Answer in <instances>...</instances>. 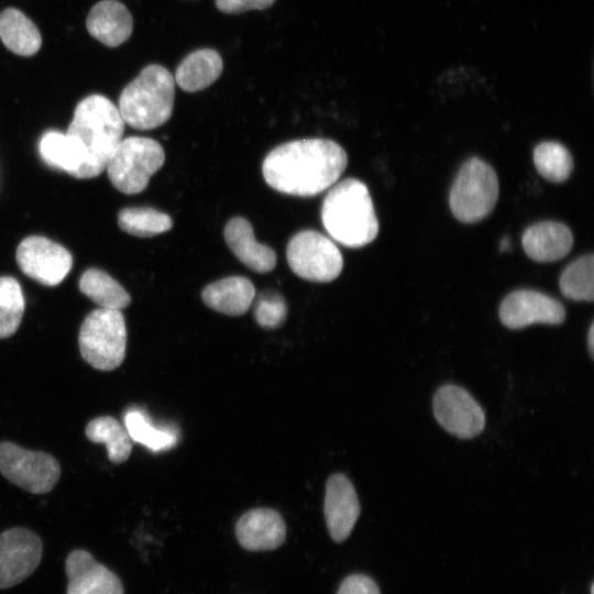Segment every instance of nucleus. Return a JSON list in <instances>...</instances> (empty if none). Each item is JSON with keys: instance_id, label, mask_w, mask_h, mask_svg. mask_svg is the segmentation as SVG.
I'll use <instances>...</instances> for the list:
<instances>
[{"instance_id": "obj_28", "label": "nucleus", "mask_w": 594, "mask_h": 594, "mask_svg": "<svg viewBox=\"0 0 594 594\" xmlns=\"http://www.w3.org/2000/svg\"><path fill=\"white\" fill-rule=\"evenodd\" d=\"M534 163L538 173L552 183L566 180L573 169L571 153L558 142H542L537 145Z\"/></svg>"}, {"instance_id": "obj_16", "label": "nucleus", "mask_w": 594, "mask_h": 594, "mask_svg": "<svg viewBox=\"0 0 594 594\" xmlns=\"http://www.w3.org/2000/svg\"><path fill=\"white\" fill-rule=\"evenodd\" d=\"M235 536L240 546L249 551L274 550L285 541L286 525L278 512L254 508L238 519Z\"/></svg>"}, {"instance_id": "obj_26", "label": "nucleus", "mask_w": 594, "mask_h": 594, "mask_svg": "<svg viewBox=\"0 0 594 594\" xmlns=\"http://www.w3.org/2000/svg\"><path fill=\"white\" fill-rule=\"evenodd\" d=\"M120 229L129 234L146 238L168 231L172 218L151 207L124 208L118 213Z\"/></svg>"}, {"instance_id": "obj_29", "label": "nucleus", "mask_w": 594, "mask_h": 594, "mask_svg": "<svg viewBox=\"0 0 594 594\" xmlns=\"http://www.w3.org/2000/svg\"><path fill=\"white\" fill-rule=\"evenodd\" d=\"M24 307V296L19 282L11 276H0V339L16 332Z\"/></svg>"}, {"instance_id": "obj_17", "label": "nucleus", "mask_w": 594, "mask_h": 594, "mask_svg": "<svg viewBox=\"0 0 594 594\" xmlns=\"http://www.w3.org/2000/svg\"><path fill=\"white\" fill-rule=\"evenodd\" d=\"M224 239L233 254L245 266L257 273H267L276 265V254L268 245L258 243L252 224L242 217L230 219Z\"/></svg>"}, {"instance_id": "obj_12", "label": "nucleus", "mask_w": 594, "mask_h": 594, "mask_svg": "<svg viewBox=\"0 0 594 594\" xmlns=\"http://www.w3.org/2000/svg\"><path fill=\"white\" fill-rule=\"evenodd\" d=\"M42 541L32 530L14 527L0 534V588L14 586L40 564Z\"/></svg>"}, {"instance_id": "obj_36", "label": "nucleus", "mask_w": 594, "mask_h": 594, "mask_svg": "<svg viewBox=\"0 0 594 594\" xmlns=\"http://www.w3.org/2000/svg\"><path fill=\"white\" fill-rule=\"evenodd\" d=\"M591 594H594V585H591Z\"/></svg>"}, {"instance_id": "obj_2", "label": "nucleus", "mask_w": 594, "mask_h": 594, "mask_svg": "<svg viewBox=\"0 0 594 594\" xmlns=\"http://www.w3.org/2000/svg\"><path fill=\"white\" fill-rule=\"evenodd\" d=\"M124 124L118 107L105 96L90 95L76 106L66 132L77 142L84 156L76 178H94L105 170L122 140Z\"/></svg>"}, {"instance_id": "obj_25", "label": "nucleus", "mask_w": 594, "mask_h": 594, "mask_svg": "<svg viewBox=\"0 0 594 594\" xmlns=\"http://www.w3.org/2000/svg\"><path fill=\"white\" fill-rule=\"evenodd\" d=\"M85 435L91 442L106 444L108 458L112 463H122L131 454L133 441L127 428L111 416L90 420Z\"/></svg>"}, {"instance_id": "obj_11", "label": "nucleus", "mask_w": 594, "mask_h": 594, "mask_svg": "<svg viewBox=\"0 0 594 594\" xmlns=\"http://www.w3.org/2000/svg\"><path fill=\"white\" fill-rule=\"evenodd\" d=\"M433 414L440 426L460 439L480 435L485 415L471 394L455 385L441 386L433 397Z\"/></svg>"}, {"instance_id": "obj_3", "label": "nucleus", "mask_w": 594, "mask_h": 594, "mask_svg": "<svg viewBox=\"0 0 594 594\" xmlns=\"http://www.w3.org/2000/svg\"><path fill=\"white\" fill-rule=\"evenodd\" d=\"M321 221L336 241L349 248L364 246L378 233L370 191L355 178H346L330 187L322 202Z\"/></svg>"}, {"instance_id": "obj_33", "label": "nucleus", "mask_w": 594, "mask_h": 594, "mask_svg": "<svg viewBox=\"0 0 594 594\" xmlns=\"http://www.w3.org/2000/svg\"><path fill=\"white\" fill-rule=\"evenodd\" d=\"M275 0H216L218 9L224 13H241L249 10H263Z\"/></svg>"}, {"instance_id": "obj_22", "label": "nucleus", "mask_w": 594, "mask_h": 594, "mask_svg": "<svg viewBox=\"0 0 594 594\" xmlns=\"http://www.w3.org/2000/svg\"><path fill=\"white\" fill-rule=\"evenodd\" d=\"M0 38L8 50L21 56L34 55L42 45L37 26L15 8L0 13Z\"/></svg>"}, {"instance_id": "obj_32", "label": "nucleus", "mask_w": 594, "mask_h": 594, "mask_svg": "<svg viewBox=\"0 0 594 594\" xmlns=\"http://www.w3.org/2000/svg\"><path fill=\"white\" fill-rule=\"evenodd\" d=\"M337 594H381L375 581L364 574H351L345 578Z\"/></svg>"}, {"instance_id": "obj_8", "label": "nucleus", "mask_w": 594, "mask_h": 594, "mask_svg": "<svg viewBox=\"0 0 594 594\" xmlns=\"http://www.w3.org/2000/svg\"><path fill=\"white\" fill-rule=\"evenodd\" d=\"M286 257L290 270L310 282H331L343 267L341 252L334 242L314 230L295 234L288 242Z\"/></svg>"}, {"instance_id": "obj_10", "label": "nucleus", "mask_w": 594, "mask_h": 594, "mask_svg": "<svg viewBox=\"0 0 594 594\" xmlns=\"http://www.w3.org/2000/svg\"><path fill=\"white\" fill-rule=\"evenodd\" d=\"M15 260L26 276L45 286L61 284L73 266V256L67 249L41 235L22 240Z\"/></svg>"}, {"instance_id": "obj_19", "label": "nucleus", "mask_w": 594, "mask_h": 594, "mask_svg": "<svg viewBox=\"0 0 594 594\" xmlns=\"http://www.w3.org/2000/svg\"><path fill=\"white\" fill-rule=\"evenodd\" d=\"M86 25L90 35L99 42L116 47L130 37L133 19L123 3L117 0H102L91 8Z\"/></svg>"}, {"instance_id": "obj_6", "label": "nucleus", "mask_w": 594, "mask_h": 594, "mask_svg": "<svg viewBox=\"0 0 594 594\" xmlns=\"http://www.w3.org/2000/svg\"><path fill=\"white\" fill-rule=\"evenodd\" d=\"M165 162L162 145L150 138L130 136L121 140L111 153L106 170L111 184L121 193L143 191Z\"/></svg>"}, {"instance_id": "obj_24", "label": "nucleus", "mask_w": 594, "mask_h": 594, "mask_svg": "<svg viewBox=\"0 0 594 594\" xmlns=\"http://www.w3.org/2000/svg\"><path fill=\"white\" fill-rule=\"evenodd\" d=\"M38 152L47 165L62 169L75 178L84 164L79 145L67 133L45 132L40 140Z\"/></svg>"}, {"instance_id": "obj_34", "label": "nucleus", "mask_w": 594, "mask_h": 594, "mask_svg": "<svg viewBox=\"0 0 594 594\" xmlns=\"http://www.w3.org/2000/svg\"><path fill=\"white\" fill-rule=\"evenodd\" d=\"M587 346L591 358H594V323L592 322L587 333Z\"/></svg>"}, {"instance_id": "obj_18", "label": "nucleus", "mask_w": 594, "mask_h": 594, "mask_svg": "<svg viewBox=\"0 0 594 594\" xmlns=\"http://www.w3.org/2000/svg\"><path fill=\"white\" fill-rule=\"evenodd\" d=\"M521 242L526 254L534 261L553 262L570 252L573 235L561 222L542 221L527 228Z\"/></svg>"}, {"instance_id": "obj_21", "label": "nucleus", "mask_w": 594, "mask_h": 594, "mask_svg": "<svg viewBox=\"0 0 594 594\" xmlns=\"http://www.w3.org/2000/svg\"><path fill=\"white\" fill-rule=\"evenodd\" d=\"M222 68V58L217 51L201 48L182 61L174 79L183 90L195 92L216 81Z\"/></svg>"}, {"instance_id": "obj_4", "label": "nucleus", "mask_w": 594, "mask_h": 594, "mask_svg": "<svg viewBox=\"0 0 594 594\" xmlns=\"http://www.w3.org/2000/svg\"><path fill=\"white\" fill-rule=\"evenodd\" d=\"M174 96L175 79L169 70L151 64L122 90L118 109L124 123L138 130H151L170 118Z\"/></svg>"}, {"instance_id": "obj_9", "label": "nucleus", "mask_w": 594, "mask_h": 594, "mask_svg": "<svg viewBox=\"0 0 594 594\" xmlns=\"http://www.w3.org/2000/svg\"><path fill=\"white\" fill-rule=\"evenodd\" d=\"M0 474L16 486L33 493L51 492L61 477V465L51 454L0 442Z\"/></svg>"}, {"instance_id": "obj_23", "label": "nucleus", "mask_w": 594, "mask_h": 594, "mask_svg": "<svg viewBox=\"0 0 594 594\" xmlns=\"http://www.w3.org/2000/svg\"><path fill=\"white\" fill-rule=\"evenodd\" d=\"M79 290L100 308L121 310L131 304L123 286L99 268H88L79 279Z\"/></svg>"}, {"instance_id": "obj_27", "label": "nucleus", "mask_w": 594, "mask_h": 594, "mask_svg": "<svg viewBox=\"0 0 594 594\" xmlns=\"http://www.w3.org/2000/svg\"><path fill=\"white\" fill-rule=\"evenodd\" d=\"M560 290L566 298L592 301L594 298V257L583 255L573 261L561 274Z\"/></svg>"}, {"instance_id": "obj_1", "label": "nucleus", "mask_w": 594, "mask_h": 594, "mask_svg": "<svg viewBox=\"0 0 594 594\" xmlns=\"http://www.w3.org/2000/svg\"><path fill=\"white\" fill-rule=\"evenodd\" d=\"M346 165L348 155L334 141L306 139L273 148L263 162L262 172L273 189L311 197L333 186Z\"/></svg>"}, {"instance_id": "obj_5", "label": "nucleus", "mask_w": 594, "mask_h": 594, "mask_svg": "<svg viewBox=\"0 0 594 594\" xmlns=\"http://www.w3.org/2000/svg\"><path fill=\"white\" fill-rule=\"evenodd\" d=\"M78 345L81 358L99 371L119 367L127 350V327L121 310L98 308L84 319Z\"/></svg>"}, {"instance_id": "obj_30", "label": "nucleus", "mask_w": 594, "mask_h": 594, "mask_svg": "<svg viewBox=\"0 0 594 594\" xmlns=\"http://www.w3.org/2000/svg\"><path fill=\"white\" fill-rule=\"evenodd\" d=\"M124 427L132 441L153 451L169 449L177 441V436L173 431L155 427L144 414L136 409L129 410L124 415Z\"/></svg>"}, {"instance_id": "obj_7", "label": "nucleus", "mask_w": 594, "mask_h": 594, "mask_svg": "<svg viewBox=\"0 0 594 594\" xmlns=\"http://www.w3.org/2000/svg\"><path fill=\"white\" fill-rule=\"evenodd\" d=\"M498 188L497 175L487 163L477 157L468 160L450 190L452 215L465 223L483 220L496 205Z\"/></svg>"}, {"instance_id": "obj_35", "label": "nucleus", "mask_w": 594, "mask_h": 594, "mask_svg": "<svg viewBox=\"0 0 594 594\" xmlns=\"http://www.w3.org/2000/svg\"><path fill=\"white\" fill-rule=\"evenodd\" d=\"M509 248H510L509 238L506 237L501 242V251H507V250H509Z\"/></svg>"}, {"instance_id": "obj_31", "label": "nucleus", "mask_w": 594, "mask_h": 594, "mask_svg": "<svg viewBox=\"0 0 594 594\" xmlns=\"http://www.w3.org/2000/svg\"><path fill=\"white\" fill-rule=\"evenodd\" d=\"M254 317L264 329H275L282 326L287 316V305L284 297L276 292H263L254 297Z\"/></svg>"}, {"instance_id": "obj_13", "label": "nucleus", "mask_w": 594, "mask_h": 594, "mask_svg": "<svg viewBox=\"0 0 594 594\" xmlns=\"http://www.w3.org/2000/svg\"><path fill=\"white\" fill-rule=\"evenodd\" d=\"M499 319L509 329L532 323L560 324L565 319L563 305L557 299L530 289L510 293L501 304Z\"/></svg>"}, {"instance_id": "obj_20", "label": "nucleus", "mask_w": 594, "mask_h": 594, "mask_svg": "<svg viewBox=\"0 0 594 594\" xmlns=\"http://www.w3.org/2000/svg\"><path fill=\"white\" fill-rule=\"evenodd\" d=\"M256 296L253 283L243 276H230L207 285L201 298L211 309L228 316L245 314Z\"/></svg>"}, {"instance_id": "obj_15", "label": "nucleus", "mask_w": 594, "mask_h": 594, "mask_svg": "<svg viewBox=\"0 0 594 594\" xmlns=\"http://www.w3.org/2000/svg\"><path fill=\"white\" fill-rule=\"evenodd\" d=\"M65 569L67 594H124L120 579L86 550L69 552Z\"/></svg>"}, {"instance_id": "obj_14", "label": "nucleus", "mask_w": 594, "mask_h": 594, "mask_svg": "<svg viewBox=\"0 0 594 594\" xmlns=\"http://www.w3.org/2000/svg\"><path fill=\"white\" fill-rule=\"evenodd\" d=\"M361 506L351 481L341 473L331 475L326 484L323 513L331 538L344 541L360 516Z\"/></svg>"}]
</instances>
